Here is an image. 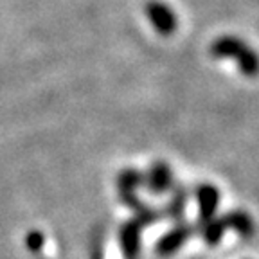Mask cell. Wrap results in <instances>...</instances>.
Here are the masks:
<instances>
[{
	"label": "cell",
	"mask_w": 259,
	"mask_h": 259,
	"mask_svg": "<svg viewBox=\"0 0 259 259\" xmlns=\"http://www.w3.org/2000/svg\"><path fill=\"white\" fill-rule=\"evenodd\" d=\"M196 200H198V225L203 227L207 222L216 216L220 203V191L212 184H202L196 187Z\"/></svg>",
	"instance_id": "5b68a950"
},
{
	"label": "cell",
	"mask_w": 259,
	"mask_h": 259,
	"mask_svg": "<svg viewBox=\"0 0 259 259\" xmlns=\"http://www.w3.org/2000/svg\"><path fill=\"white\" fill-rule=\"evenodd\" d=\"M144 184L151 194H164L173 189V173L166 162L157 160L144 175Z\"/></svg>",
	"instance_id": "8992f818"
},
{
	"label": "cell",
	"mask_w": 259,
	"mask_h": 259,
	"mask_svg": "<svg viewBox=\"0 0 259 259\" xmlns=\"http://www.w3.org/2000/svg\"><path fill=\"white\" fill-rule=\"evenodd\" d=\"M186 202H187V189L182 186L173 187V196H171L169 203L164 209V216L175 220V222H180L184 216V210H186Z\"/></svg>",
	"instance_id": "ba28073f"
},
{
	"label": "cell",
	"mask_w": 259,
	"mask_h": 259,
	"mask_svg": "<svg viewBox=\"0 0 259 259\" xmlns=\"http://www.w3.org/2000/svg\"><path fill=\"white\" fill-rule=\"evenodd\" d=\"M210 56L214 58H234L238 67L245 76H255L257 72V58L250 47L236 36H222L210 44Z\"/></svg>",
	"instance_id": "7a4b0ae2"
},
{
	"label": "cell",
	"mask_w": 259,
	"mask_h": 259,
	"mask_svg": "<svg viewBox=\"0 0 259 259\" xmlns=\"http://www.w3.org/2000/svg\"><path fill=\"white\" fill-rule=\"evenodd\" d=\"M146 15L155 31L162 36H169L177 31V15L169 6H166L160 0H150L146 4Z\"/></svg>",
	"instance_id": "3957f363"
},
{
	"label": "cell",
	"mask_w": 259,
	"mask_h": 259,
	"mask_svg": "<svg viewBox=\"0 0 259 259\" xmlns=\"http://www.w3.org/2000/svg\"><path fill=\"white\" fill-rule=\"evenodd\" d=\"M223 223H225L227 229H234L239 236L243 238H252L254 234V222L247 212H241V210H234V212H227L222 216Z\"/></svg>",
	"instance_id": "52a82bcc"
},
{
	"label": "cell",
	"mask_w": 259,
	"mask_h": 259,
	"mask_svg": "<svg viewBox=\"0 0 259 259\" xmlns=\"http://www.w3.org/2000/svg\"><path fill=\"white\" fill-rule=\"evenodd\" d=\"M164 218V210L146 207L144 210L137 212L135 218L128 220L119 231V241H121V250L124 259H139L141 252V231L142 227L151 225Z\"/></svg>",
	"instance_id": "6da1fadb"
},
{
	"label": "cell",
	"mask_w": 259,
	"mask_h": 259,
	"mask_svg": "<svg viewBox=\"0 0 259 259\" xmlns=\"http://www.w3.org/2000/svg\"><path fill=\"white\" fill-rule=\"evenodd\" d=\"M196 232V227L191 223H178L171 231H167L155 245V252L158 255H171L182 248V245Z\"/></svg>",
	"instance_id": "277c9868"
},
{
	"label": "cell",
	"mask_w": 259,
	"mask_h": 259,
	"mask_svg": "<svg viewBox=\"0 0 259 259\" xmlns=\"http://www.w3.org/2000/svg\"><path fill=\"white\" fill-rule=\"evenodd\" d=\"M44 241H45L44 234L38 231H32L25 236V245H27V248L31 252H40L41 247H44Z\"/></svg>",
	"instance_id": "30bf717a"
},
{
	"label": "cell",
	"mask_w": 259,
	"mask_h": 259,
	"mask_svg": "<svg viewBox=\"0 0 259 259\" xmlns=\"http://www.w3.org/2000/svg\"><path fill=\"white\" fill-rule=\"evenodd\" d=\"M144 184V175L137 169H124L117 177V189L119 194L122 193H135L137 187Z\"/></svg>",
	"instance_id": "9c48e42d"
}]
</instances>
